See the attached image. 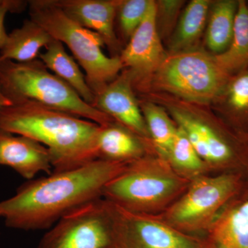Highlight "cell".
<instances>
[{
	"instance_id": "16",
	"label": "cell",
	"mask_w": 248,
	"mask_h": 248,
	"mask_svg": "<svg viewBox=\"0 0 248 248\" xmlns=\"http://www.w3.org/2000/svg\"><path fill=\"white\" fill-rule=\"evenodd\" d=\"M41 53L39 59L55 76L69 85L85 102L92 106L95 95L86 81L76 60L65 50L63 44L54 40Z\"/></svg>"
},
{
	"instance_id": "9",
	"label": "cell",
	"mask_w": 248,
	"mask_h": 248,
	"mask_svg": "<svg viewBox=\"0 0 248 248\" xmlns=\"http://www.w3.org/2000/svg\"><path fill=\"white\" fill-rule=\"evenodd\" d=\"M118 248H210L198 240L117 206Z\"/></svg>"
},
{
	"instance_id": "18",
	"label": "cell",
	"mask_w": 248,
	"mask_h": 248,
	"mask_svg": "<svg viewBox=\"0 0 248 248\" xmlns=\"http://www.w3.org/2000/svg\"><path fill=\"white\" fill-rule=\"evenodd\" d=\"M54 40L39 24L26 19L22 27L9 34L7 42L0 50V58L17 62L33 61L39 58L40 50Z\"/></svg>"
},
{
	"instance_id": "14",
	"label": "cell",
	"mask_w": 248,
	"mask_h": 248,
	"mask_svg": "<svg viewBox=\"0 0 248 248\" xmlns=\"http://www.w3.org/2000/svg\"><path fill=\"white\" fill-rule=\"evenodd\" d=\"M172 114L201 158L228 167L241 166L239 154L228 140L183 111L174 110Z\"/></svg>"
},
{
	"instance_id": "12",
	"label": "cell",
	"mask_w": 248,
	"mask_h": 248,
	"mask_svg": "<svg viewBox=\"0 0 248 248\" xmlns=\"http://www.w3.org/2000/svg\"><path fill=\"white\" fill-rule=\"evenodd\" d=\"M0 166L11 168L27 180L40 172L51 174L53 166L48 150L27 137L0 129Z\"/></svg>"
},
{
	"instance_id": "1",
	"label": "cell",
	"mask_w": 248,
	"mask_h": 248,
	"mask_svg": "<svg viewBox=\"0 0 248 248\" xmlns=\"http://www.w3.org/2000/svg\"><path fill=\"white\" fill-rule=\"evenodd\" d=\"M126 166L96 159L28 181L18 187L16 195L0 202V218L14 229H50L67 214L100 199L106 186Z\"/></svg>"
},
{
	"instance_id": "17",
	"label": "cell",
	"mask_w": 248,
	"mask_h": 248,
	"mask_svg": "<svg viewBox=\"0 0 248 248\" xmlns=\"http://www.w3.org/2000/svg\"><path fill=\"white\" fill-rule=\"evenodd\" d=\"M235 197L214 226L212 239L226 248H248V196Z\"/></svg>"
},
{
	"instance_id": "28",
	"label": "cell",
	"mask_w": 248,
	"mask_h": 248,
	"mask_svg": "<svg viewBox=\"0 0 248 248\" xmlns=\"http://www.w3.org/2000/svg\"><path fill=\"white\" fill-rule=\"evenodd\" d=\"M226 248L223 247V246H222L221 245L217 244V243L215 242V241H213V244L212 245L211 248Z\"/></svg>"
},
{
	"instance_id": "11",
	"label": "cell",
	"mask_w": 248,
	"mask_h": 248,
	"mask_svg": "<svg viewBox=\"0 0 248 248\" xmlns=\"http://www.w3.org/2000/svg\"><path fill=\"white\" fill-rule=\"evenodd\" d=\"M93 107L139 136L146 137L149 133L126 71L95 94Z\"/></svg>"
},
{
	"instance_id": "25",
	"label": "cell",
	"mask_w": 248,
	"mask_h": 248,
	"mask_svg": "<svg viewBox=\"0 0 248 248\" xmlns=\"http://www.w3.org/2000/svg\"><path fill=\"white\" fill-rule=\"evenodd\" d=\"M169 156L181 169L195 170L202 166V159L180 127L177 128Z\"/></svg>"
},
{
	"instance_id": "5",
	"label": "cell",
	"mask_w": 248,
	"mask_h": 248,
	"mask_svg": "<svg viewBox=\"0 0 248 248\" xmlns=\"http://www.w3.org/2000/svg\"><path fill=\"white\" fill-rule=\"evenodd\" d=\"M231 78L215 57L200 51L173 53L155 71L160 89L197 103L221 97Z\"/></svg>"
},
{
	"instance_id": "26",
	"label": "cell",
	"mask_w": 248,
	"mask_h": 248,
	"mask_svg": "<svg viewBox=\"0 0 248 248\" xmlns=\"http://www.w3.org/2000/svg\"><path fill=\"white\" fill-rule=\"evenodd\" d=\"M29 6L28 1L19 0H0V50L7 42L9 34L5 29V17L8 13L20 14Z\"/></svg>"
},
{
	"instance_id": "10",
	"label": "cell",
	"mask_w": 248,
	"mask_h": 248,
	"mask_svg": "<svg viewBox=\"0 0 248 248\" xmlns=\"http://www.w3.org/2000/svg\"><path fill=\"white\" fill-rule=\"evenodd\" d=\"M156 18L157 4L152 1L143 22L121 52V62L128 69L133 85L156 71L167 58L158 33Z\"/></svg>"
},
{
	"instance_id": "27",
	"label": "cell",
	"mask_w": 248,
	"mask_h": 248,
	"mask_svg": "<svg viewBox=\"0 0 248 248\" xmlns=\"http://www.w3.org/2000/svg\"><path fill=\"white\" fill-rule=\"evenodd\" d=\"M12 103L11 100H10L9 98L5 95L3 91H1V87H0V109L1 108L6 107V106L11 105Z\"/></svg>"
},
{
	"instance_id": "3",
	"label": "cell",
	"mask_w": 248,
	"mask_h": 248,
	"mask_svg": "<svg viewBox=\"0 0 248 248\" xmlns=\"http://www.w3.org/2000/svg\"><path fill=\"white\" fill-rule=\"evenodd\" d=\"M0 87L11 102L31 101L100 125L112 122L110 117L85 102L69 85L49 72L39 58L28 62L0 58Z\"/></svg>"
},
{
	"instance_id": "22",
	"label": "cell",
	"mask_w": 248,
	"mask_h": 248,
	"mask_svg": "<svg viewBox=\"0 0 248 248\" xmlns=\"http://www.w3.org/2000/svg\"><path fill=\"white\" fill-rule=\"evenodd\" d=\"M142 112L155 144L161 153L169 156L177 129L174 126L169 116L161 108L146 103L142 107Z\"/></svg>"
},
{
	"instance_id": "19",
	"label": "cell",
	"mask_w": 248,
	"mask_h": 248,
	"mask_svg": "<svg viewBox=\"0 0 248 248\" xmlns=\"http://www.w3.org/2000/svg\"><path fill=\"white\" fill-rule=\"evenodd\" d=\"M218 64L231 76L248 67V2L238 1L234 31L231 45L226 51L215 55Z\"/></svg>"
},
{
	"instance_id": "6",
	"label": "cell",
	"mask_w": 248,
	"mask_h": 248,
	"mask_svg": "<svg viewBox=\"0 0 248 248\" xmlns=\"http://www.w3.org/2000/svg\"><path fill=\"white\" fill-rule=\"evenodd\" d=\"M117 206L98 199L62 217L37 248H118Z\"/></svg>"
},
{
	"instance_id": "2",
	"label": "cell",
	"mask_w": 248,
	"mask_h": 248,
	"mask_svg": "<svg viewBox=\"0 0 248 248\" xmlns=\"http://www.w3.org/2000/svg\"><path fill=\"white\" fill-rule=\"evenodd\" d=\"M0 109V129L27 137L48 150L53 172L76 169L97 159L100 125L29 100Z\"/></svg>"
},
{
	"instance_id": "15",
	"label": "cell",
	"mask_w": 248,
	"mask_h": 248,
	"mask_svg": "<svg viewBox=\"0 0 248 248\" xmlns=\"http://www.w3.org/2000/svg\"><path fill=\"white\" fill-rule=\"evenodd\" d=\"M137 135L120 123L100 125L96 141L97 159L121 164L137 161L143 152Z\"/></svg>"
},
{
	"instance_id": "7",
	"label": "cell",
	"mask_w": 248,
	"mask_h": 248,
	"mask_svg": "<svg viewBox=\"0 0 248 248\" xmlns=\"http://www.w3.org/2000/svg\"><path fill=\"white\" fill-rule=\"evenodd\" d=\"M177 187L176 179L155 174L138 160L108 182L103 197L121 208L135 212L166 198Z\"/></svg>"
},
{
	"instance_id": "24",
	"label": "cell",
	"mask_w": 248,
	"mask_h": 248,
	"mask_svg": "<svg viewBox=\"0 0 248 248\" xmlns=\"http://www.w3.org/2000/svg\"><path fill=\"white\" fill-rule=\"evenodd\" d=\"M223 94L233 115L248 118V67L239 72L237 76L231 78Z\"/></svg>"
},
{
	"instance_id": "8",
	"label": "cell",
	"mask_w": 248,
	"mask_h": 248,
	"mask_svg": "<svg viewBox=\"0 0 248 248\" xmlns=\"http://www.w3.org/2000/svg\"><path fill=\"white\" fill-rule=\"evenodd\" d=\"M244 185L242 175L235 173L201 179L172 209L171 218L179 223L202 219L234 198Z\"/></svg>"
},
{
	"instance_id": "20",
	"label": "cell",
	"mask_w": 248,
	"mask_h": 248,
	"mask_svg": "<svg viewBox=\"0 0 248 248\" xmlns=\"http://www.w3.org/2000/svg\"><path fill=\"white\" fill-rule=\"evenodd\" d=\"M237 7L235 0H221L214 4L207 27L206 44L216 55L226 51L231 45Z\"/></svg>"
},
{
	"instance_id": "13",
	"label": "cell",
	"mask_w": 248,
	"mask_h": 248,
	"mask_svg": "<svg viewBox=\"0 0 248 248\" xmlns=\"http://www.w3.org/2000/svg\"><path fill=\"white\" fill-rule=\"evenodd\" d=\"M59 6L73 21L96 32L111 51H117L119 42L115 19L120 1L112 0H57Z\"/></svg>"
},
{
	"instance_id": "21",
	"label": "cell",
	"mask_w": 248,
	"mask_h": 248,
	"mask_svg": "<svg viewBox=\"0 0 248 248\" xmlns=\"http://www.w3.org/2000/svg\"><path fill=\"white\" fill-rule=\"evenodd\" d=\"M209 5L207 0H193L187 5L171 42L174 53L185 51L198 40L205 27Z\"/></svg>"
},
{
	"instance_id": "29",
	"label": "cell",
	"mask_w": 248,
	"mask_h": 248,
	"mask_svg": "<svg viewBox=\"0 0 248 248\" xmlns=\"http://www.w3.org/2000/svg\"><path fill=\"white\" fill-rule=\"evenodd\" d=\"M243 190H244V191H246V193H245V194H246V195L248 196V187L246 189H245L244 187H243Z\"/></svg>"
},
{
	"instance_id": "23",
	"label": "cell",
	"mask_w": 248,
	"mask_h": 248,
	"mask_svg": "<svg viewBox=\"0 0 248 248\" xmlns=\"http://www.w3.org/2000/svg\"><path fill=\"white\" fill-rule=\"evenodd\" d=\"M151 2L152 0L120 1L117 14L121 32L127 42L143 22Z\"/></svg>"
},
{
	"instance_id": "4",
	"label": "cell",
	"mask_w": 248,
	"mask_h": 248,
	"mask_svg": "<svg viewBox=\"0 0 248 248\" xmlns=\"http://www.w3.org/2000/svg\"><path fill=\"white\" fill-rule=\"evenodd\" d=\"M28 4L31 20L71 50L94 95L118 77L124 68L120 57L106 55L102 37L68 17L57 0H31Z\"/></svg>"
}]
</instances>
